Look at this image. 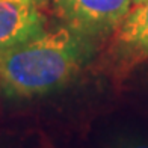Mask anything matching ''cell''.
<instances>
[{
    "label": "cell",
    "mask_w": 148,
    "mask_h": 148,
    "mask_svg": "<svg viewBox=\"0 0 148 148\" xmlns=\"http://www.w3.org/2000/svg\"><path fill=\"white\" fill-rule=\"evenodd\" d=\"M98 47L65 26L44 30L29 41L0 53V92L30 100L73 82Z\"/></svg>",
    "instance_id": "obj_1"
},
{
    "label": "cell",
    "mask_w": 148,
    "mask_h": 148,
    "mask_svg": "<svg viewBox=\"0 0 148 148\" xmlns=\"http://www.w3.org/2000/svg\"><path fill=\"white\" fill-rule=\"evenodd\" d=\"M148 59V0L132 5L118 27L106 39L95 59V70L113 85L124 83Z\"/></svg>",
    "instance_id": "obj_2"
},
{
    "label": "cell",
    "mask_w": 148,
    "mask_h": 148,
    "mask_svg": "<svg viewBox=\"0 0 148 148\" xmlns=\"http://www.w3.org/2000/svg\"><path fill=\"white\" fill-rule=\"evenodd\" d=\"M132 0H44V8L79 36L101 49L130 11Z\"/></svg>",
    "instance_id": "obj_3"
},
{
    "label": "cell",
    "mask_w": 148,
    "mask_h": 148,
    "mask_svg": "<svg viewBox=\"0 0 148 148\" xmlns=\"http://www.w3.org/2000/svg\"><path fill=\"white\" fill-rule=\"evenodd\" d=\"M44 0H0V53L45 30Z\"/></svg>",
    "instance_id": "obj_4"
},
{
    "label": "cell",
    "mask_w": 148,
    "mask_h": 148,
    "mask_svg": "<svg viewBox=\"0 0 148 148\" xmlns=\"http://www.w3.org/2000/svg\"><path fill=\"white\" fill-rule=\"evenodd\" d=\"M109 148H148V142L139 138H118Z\"/></svg>",
    "instance_id": "obj_5"
},
{
    "label": "cell",
    "mask_w": 148,
    "mask_h": 148,
    "mask_svg": "<svg viewBox=\"0 0 148 148\" xmlns=\"http://www.w3.org/2000/svg\"><path fill=\"white\" fill-rule=\"evenodd\" d=\"M8 147V140H6V136L3 134V132H0V148H6Z\"/></svg>",
    "instance_id": "obj_6"
},
{
    "label": "cell",
    "mask_w": 148,
    "mask_h": 148,
    "mask_svg": "<svg viewBox=\"0 0 148 148\" xmlns=\"http://www.w3.org/2000/svg\"><path fill=\"white\" fill-rule=\"evenodd\" d=\"M132 2H133V5H134V3H140V2H144V0H132Z\"/></svg>",
    "instance_id": "obj_7"
}]
</instances>
